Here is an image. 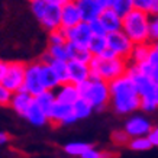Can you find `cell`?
Instances as JSON below:
<instances>
[{"label":"cell","instance_id":"cell-1","mask_svg":"<svg viewBox=\"0 0 158 158\" xmlns=\"http://www.w3.org/2000/svg\"><path fill=\"white\" fill-rule=\"evenodd\" d=\"M110 106L118 115H131L141 109V96L134 78L129 74L109 83Z\"/></svg>","mask_w":158,"mask_h":158},{"label":"cell","instance_id":"cell-2","mask_svg":"<svg viewBox=\"0 0 158 158\" xmlns=\"http://www.w3.org/2000/svg\"><path fill=\"white\" fill-rule=\"evenodd\" d=\"M77 87L80 97L89 102L94 110L100 112L110 106V89L107 81L96 77H90L89 80L78 84Z\"/></svg>","mask_w":158,"mask_h":158},{"label":"cell","instance_id":"cell-3","mask_svg":"<svg viewBox=\"0 0 158 158\" xmlns=\"http://www.w3.org/2000/svg\"><path fill=\"white\" fill-rule=\"evenodd\" d=\"M149 20L151 15L134 9L122 19V31L135 44H149Z\"/></svg>","mask_w":158,"mask_h":158},{"label":"cell","instance_id":"cell-4","mask_svg":"<svg viewBox=\"0 0 158 158\" xmlns=\"http://www.w3.org/2000/svg\"><path fill=\"white\" fill-rule=\"evenodd\" d=\"M91 77H96L100 80L110 83L119 78V77L128 74L129 70V61H126L120 57L115 58H103V57H93L90 62Z\"/></svg>","mask_w":158,"mask_h":158},{"label":"cell","instance_id":"cell-5","mask_svg":"<svg viewBox=\"0 0 158 158\" xmlns=\"http://www.w3.org/2000/svg\"><path fill=\"white\" fill-rule=\"evenodd\" d=\"M31 10L48 32L61 28V6L49 5L44 0H31Z\"/></svg>","mask_w":158,"mask_h":158},{"label":"cell","instance_id":"cell-6","mask_svg":"<svg viewBox=\"0 0 158 158\" xmlns=\"http://www.w3.org/2000/svg\"><path fill=\"white\" fill-rule=\"evenodd\" d=\"M25 74H26V64L20 61H10L6 65V71L2 80V84L9 89L12 93L23 89Z\"/></svg>","mask_w":158,"mask_h":158},{"label":"cell","instance_id":"cell-7","mask_svg":"<svg viewBox=\"0 0 158 158\" xmlns=\"http://www.w3.org/2000/svg\"><path fill=\"white\" fill-rule=\"evenodd\" d=\"M23 90L31 93L34 97L47 90L45 86H44L42 76H41V62L39 61L26 64V74H25Z\"/></svg>","mask_w":158,"mask_h":158},{"label":"cell","instance_id":"cell-8","mask_svg":"<svg viewBox=\"0 0 158 158\" xmlns=\"http://www.w3.org/2000/svg\"><path fill=\"white\" fill-rule=\"evenodd\" d=\"M106 38H107V47H109V49H112L118 57L129 61V57H131V54H132V49H134L135 44L128 38V35L125 34L123 31L107 34Z\"/></svg>","mask_w":158,"mask_h":158},{"label":"cell","instance_id":"cell-9","mask_svg":"<svg viewBox=\"0 0 158 158\" xmlns=\"http://www.w3.org/2000/svg\"><path fill=\"white\" fill-rule=\"evenodd\" d=\"M49 123L55 125V126H65V125H71L77 120L74 110L71 105H64L60 102H55L52 109L48 113Z\"/></svg>","mask_w":158,"mask_h":158},{"label":"cell","instance_id":"cell-10","mask_svg":"<svg viewBox=\"0 0 158 158\" xmlns=\"http://www.w3.org/2000/svg\"><path fill=\"white\" fill-rule=\"evenodd\" d=\"M64 32H65V38H67L68 44L81 45V47H87V48H89V44L93 38V32H91L89 22H80L76 26L64 29Z\"/></svg>","mask_w":158,"mask_h":158},{"label":"cell","instance_id":"cell-11","mask_svg":"<svg viewBox=\"0 0 158 158\" xmlns=\"http://www.w3.org/2000/svg\"><path fill=\"white\" fill-rule=\"evenodd\" d=\"M152 123L148 118L141 115H134L126 120L123 129L131 138H139V136H148V134L152 131Z\"/></svg>","mask_w":158,"mask_h":158},{"label":"cell","instance_id":"cell-12","mask_svg":"<svg viewBox=\"0 0 158 158\" xmlns=\"http://www.w3.org/2000/svg\"><path fill=\"white\" fill-rule=\"evenodd\" d=\"M80 12L83 16V22H93L100 18L102 12L106 7V0H77Z\"/></svg>","mask_w":158,"mask_h":158},{"label":"cell","instance_id":"cell-13","mask_svg":"<svg viewBox=\"0 0 158 158\" xmlns=\"http://www.w3.org/2000/svg\"><path fill=\"white\" fill-rule=\"evenodd\" d=\"M83 22V16L78 7V3L74 0H68L61 6V28L68 29Z\"/></svg>","mask_w":158,"mask_h":158},{"label":"cell","instance_id":"cell-14","mask_svg":"<svg viewBox=\"0 0 158 158\" xmlns=\"http://www.w3.org/2000/svg\"><path fill=\"white\" fill-rule=\"evenodd\" d=\"M68 77H70V83L76 84V86L84 83L91 77L90 64H84V62L78 61H68Z\"/></svg>","mask_w":158,"mask_h":158},{"label":"cell","instance_id":"cell-15","mask_svg":"<svg viewBox=\"0 0 158 158\" xmlns=\"http://www.w3.org/2000/svg\"><path fill=\"white\" fill-rule=\"evenodd\" d=\"M35 102V97L28 93L26 90H19V91H15L13 96H12V102H10V107L18 113L19 116L23 118L26 115L28 109L32 106V103Z\"/></svg>","mask_w":158,"mask_h":158},{"label":"cell","instance_id":"cell-16","mask_svg":"<svg viewBox=\"0 0 158 158\" xmlns=\"http://www.w3.org/2000/svg\"><path fill=\"white\" fill-rule=\"evenodd\" d=\"M55 99L60 103L64 105H74L78 99H80V93H78V87L73 83H64L55 89Z\"/></svg>","mask_w":158,"mask_h":158},{"label":"cell","instance_id":"cell-17","mask_svg":"<svg viewBox=\"0 0 158 158\" xmlns=\"http://www.w3.org/2000/svg\"><path fill=\"white\" fill-rule=\"evenodd\" d=\"M122 19L119 15L116 13L113 9H105L102 12L100 18V23L103 25L106 34H113V32H118V31H122Z\"/></svg>","mask_w":158,"mask_h":158},{"label":"cell","instance_id":"cell-18","mask_svg":"<svg viewBox=\"0 0 158 158\" xmlns=\"http://www.w3.org/2000/svg\"><path fill=\"white\" fill-rule=\"evenodd\" d=\"M68 57L70 61H78L84 62V64H90L93 60V54L90 52V49L87 47H81V45H74V44H68Z\"/></svg>","mask_w":158,"mask_h":158},{"label":"cell","instance_id":"cell-19","mask_svg":"<svg viewBox=\"0 0 158 158\" xmlns=\"http://www.w3.org/2000/svg\"><path fill=\"white\" fill-rule=\"evenodd\" d=\"M23 118L28 120L31 125H34V126H44L45 123H48L49 122L48 115H47V113H45V112L35 103V102L28 109V112H26V115H25Z\"/></svg>","mask_w":158,"mask_h":158},{"label":"cell","instance_id":"cell-20","mask_svg":"<svg viewBox=\"0 0 158 158\" xmlns=\"http://www.w3.org/2000/svg\"><path fill=\"white\" fill-rule=\"evenodd\" d=\"M41 76H42L44 86H45L47 90H55V89L61 84L60 80H58L57 74H55V71L52 70V67H51L49 64H44V62H41Z\"/></svg>","mask_w":158,"mask_h":158},{"label":"cell","instance_id":"cell-21","mask_svg":"<svg viewBox=\"0 0 158 158\" xmlns=\"http://www.w3.org/2000/svg\"><path fill=\"white\" fill-rule=\"evenodd\" d=\"M152 51V44H138L132 49L129 57V64H142L148 60L149 54Z\"/></svg>","mask_w":158,"mask_h":158},{"label":"cell","instance_id":"cell-22","mask_svg":"<svg viewBox=\"0 0 158 158\" xmlns=\"http://www.w3.org/2000/svg\"><path fill=\"white\" fill-rule=\"evenodd\" d=\"M55 102H57V99H55V91L54 90H45V91H42L41 94L35 96V103H36L47 115L49 113V110L52 109V106L55 105Z\"/></svg>","mask_w":158,"mask_h":158},{"label":"cell","instance_id":"cell-23","mask_svg":"<svg viewBox=\"0 0 158 158\" xmlns=\"http://www.w3.org/2000/svg\"><path fill=\"white\" fill-rule=\"evenodd\" d=\"M93 145L87 144V142H80V141H74V142H68L64 145V152L70 155V157H80L81 158L84 155L86 151L91 148Z\"/></svg>","mask_w":158,"mask_h":158},{"label":"cell","instance_id":"cell-24","mask_svg":"<svg viewBox=\"0 0 158 158\" xmlns=\"http://www.w3.org/2000/svg\"><path fill=\"white\" fill-rule=\"evenodd\" d=\"M49 65L52 67V70L57 74L58 80L61 84L64 83H70V77H68V61H64V60H55L52 58Z\"/></svg>","mask_w":158,"mask_h":158},{"label":"cell","instance_id":"cell-25","mask_svg":"<svg viewBox=\"0 0 158 158\" xmlns=\"http://www.w3.org/2000/svg\"><path fill=\"white\" fill-rule=\"evenodd\" d=\"M73 110H74V115H76L77 120L86 119V118H89V116L94 112L93 106H91L89 102L84 100V99H81V97L73 105Z\"/></svg>","mask_w":158,"mask_h":158},{"label":"cell","instance_id":"cell-26","mask_svg":"<svg viewBox=\"0 0 158 158\" xmlns=\"http://www.w3.org/2000/svg\"><path fill=\"white\" fill-rule=\"evenodd\" d=\"M107 36V35H106ZM106 36H99V35H93L90 44H89V49L90 52L93 54V57H99L105 52L106 49L109 48L107 47V38Z\"/></svg>","mask_w":158,"mask_h":158},{"label":"cell","instance_id":"cell-27","mask_svg":"<svg viewBox=\"0 0 158 158\" xmlns=\"http://www.w3.org/2000/svg\"><path fill=\"white\" fill-rule=\"evenodd\" d=\"M49 55L55 60H64V61H70L68 57V47L67 44H61V45H48Z\"/></svg>","mask_w":158,"mask_h":158},{"label":"cell","instance_id":"cell-28","mask_svg":"<svg viewBox=\"0 0 158 158\" xmlns=\"http://www.w3.org/2000/svg\"><path fill=\"white\" fill-rule=\"evenodd\" d=\"M128 148L132 149V151H148V149L152 148V145L149 142L148 136H139V138H131L129 144H128Z\"/></svg>","mask_w":158,"mask_h":158},{"label":"cell","instance_id":"cell-29","mask_svg":"<svg viewBox=\"0 0 158 158\" xmlns=\"http://www.w3.org/2000/svg\"><path fill=\"white\" fill-rule=\"evenodd\" d=\"M110 139H112V142L116 147H128V144H129V141H131V136L126 134L125 129H116L112 132Z\"/></svg>","mask_w":158,"mask_h":158},{"label":"cell","instance_id":"cell-30","mask_svg":"<svg viewBox=\"0 0 158 158\" xmlns=\"http://www.w3.org/2000/svg\"><path fill=\"white\" fill-rule=\"evenodd\" d=\"M112 9L115 10L120 18H123V16H126V15L131 13V12L135 9L134 7V0H119Z\"/></svg>","mask_w":158,"mask_h":158},{"label":"cell","instance_id":"cell-31","mask_svg":"<svg viewBox=\"0 0 158 158\" xmlns=\"http://www.w3.org/2000/svg\"><path fill=\"white\" fill-rule=\"evenodd\" d=\"M113 157H116V154L110 152L107 149H97L94 147H91L89 151L84 152V155L81 158H113Z\"/></svg>","mask_w":158,"mask_h":158},{"label":"cell","instance_id":"cell-32","mask_svg":"<svg viewBox=\"0 0 158 158\" xmlns=\"http://www.w3.org/2000/svg\"><path fill=\"white\" fill-rule=\"evenodd\" d=\"M61 44H67V38H65L64 29L60 28V29H57V31L49 32L48 45H61Z\"/></svg>","mask_w":158,"mask_h":158},{"label":"cell","instance_id":"cell-33","mask_svg":"<svg viewBox=\"0 0 158 158\" xmlns=\"http://www.w3.org/2000/svg\"><path fill=\"white\" fill-rule=\"evenodd\" d=\"M149 39L152 44L158 41V15L151 16L149 20Z\"/></svg>","mask_w":158,"mask_h":158},{"label":"cell","instance_id":"cell-34","mask_svg":"<svg viewBox=\"0 0 158 158\" xmlns=\"http://www.w3.org/2000/svg\"><path fill=\"white\" fill-rule=\"evenodd\" d=\"M12 96H13V93L9 89H6L3 84H0V106H3V107L10 106Z\"/></svg>","mask_w":158,"mask_h":158},{"label":"cell","instance_id":"cell-35","mask_svg":"<svg viewBox=\"0 0 158 158\" xmlns=\"http://www.w3.org/2000/svg\"><path fill=\"white\" fill-rule=\"evenodd\" d=\"M151 6H152V0H134V7L136 10L149 13L151 12Z\"/></svg>","mask_w":158,"mask_h":158},{"label":"cell","instance_id":"cell-36","mask_svg":"<svg viewBox=\"0 0 158 158\" xmlns=\"http://www.w3.org/2000/svg\"><path fill=\"white\" fill-rule=\"evenodd\" d=\"M90 28H91V32H93V35H99V36H106V31L105 28H103V25L100 23V20L96 19L93 20V22H90Z\"/></svg>","mask_w":158,"mask_h":158},{"label":"cell","instance_id":"cell-37","mask_svg":"<svg viewBox=\"0 0 158 158\" xmlns=\"http://www.w3.org/2000/svg\"><path fill=\"white\" fill-rule=\"evenodd\" d=\"M148 139L152 147H157L158 148V126H154L152 131L148 134Z\"/></svg>","mask_w":158,"mask_h":158},{"label":"cell","instance_id":"cell-38","mask_svg":"<svg viewBox=\"0 0 158 158\" xmlns=\"http://www.w3.org/2000/svg\"><path fill=\"white\" fill-rule=\"evenodd\" d=\"M10 141V135L7 132H3L0 131V145H6Z\"/></svg>","mask_w":158,"mask_h":158},{"label":"cell","instance_id":"cell-39","mask_svg":"<svg viewBox=\"0 0 158 158\" xmlns=\"http://www.w3.org/2000/svg\"><path fill=\"white\" fill-rule=\"evenodd\" d=\"M6 65H7V62H5V61H2V60H0V84H2V80H3V76H5Z\"/></svg>","mask_w":158,"mask_h":158},{"label":"cell","instance_id":"cell-40","mask_svg":"<svg viewBox=\"0 0 158 158\" xmlns=\"http://www.w3.org/2000/svg\"><path fill=\"white\" fill-rule=\"evenodd\" d=\"M151 16L154 15H158V0H152V6H151V12H149Z\"/></svg>","mask_w":158,"mask_h":158},{"label":"cell","instance_id":"cell-41","mask_svg":"<svg viewBox=\"0 0 158 158\" xmlns=\"http://www.w3.org/2000/svg\"><path fill=\"white\" fill-rule=\"evenodd\" d=\"M44 2H47L49 5H55V6H62L64 3H67L68 0H44Z\"/></svg>","mask_w":158,"mask_h":158},{"label":"cell","instance_id":"cell-42","mask_svg":"<svg viewBox=\"0 0 158 158\" xmlns=\"http://www.w3.org/2000/svg\"><path fill=\"white\" fill-rule=\"evenodd\" d=\"M119 0H106V7H109V9H112L113 6L118 3Z\"/></svg>","mask_w":158,"mask_h":158},{"label":"cell","instance_id":"cell-43","mask_svg":"<svg viewBox=\"0 0 158 158\" xmlns=\"http://www.w3.org/2000/svg\"><path fill=\"white\" fill-rule=\"evenodd\" d=\"M152 48L158 52V41H157V42H154V44H152Z\"/></svg>","mask_w":158,"mask_h":158},{"label":"cell","instance_id":"cell-44","mask_svg":"<svg viewBox=\"0 0 158 158\" xmlns=\"http://www.w3.org/2000/svg\"><path fill=\"white\" fill-rule=\"evenodd\" d=\"M74 2H77V0H74Z\"/></svg>","mask_w":158,"mask_h":158},{"label":"cell","instance_id":"cell-45","mask_svg":"<svg viewBox=\"0 0 158 158\" xmlns=\"http://www.w3.org/2000/svg\"><path fill=\"white\" fill-rule=\"evenodd\" d=\"M157 83H158V81H157Z\"/></svg>","mask_w":158,"mask_h":158}]
</instances>
